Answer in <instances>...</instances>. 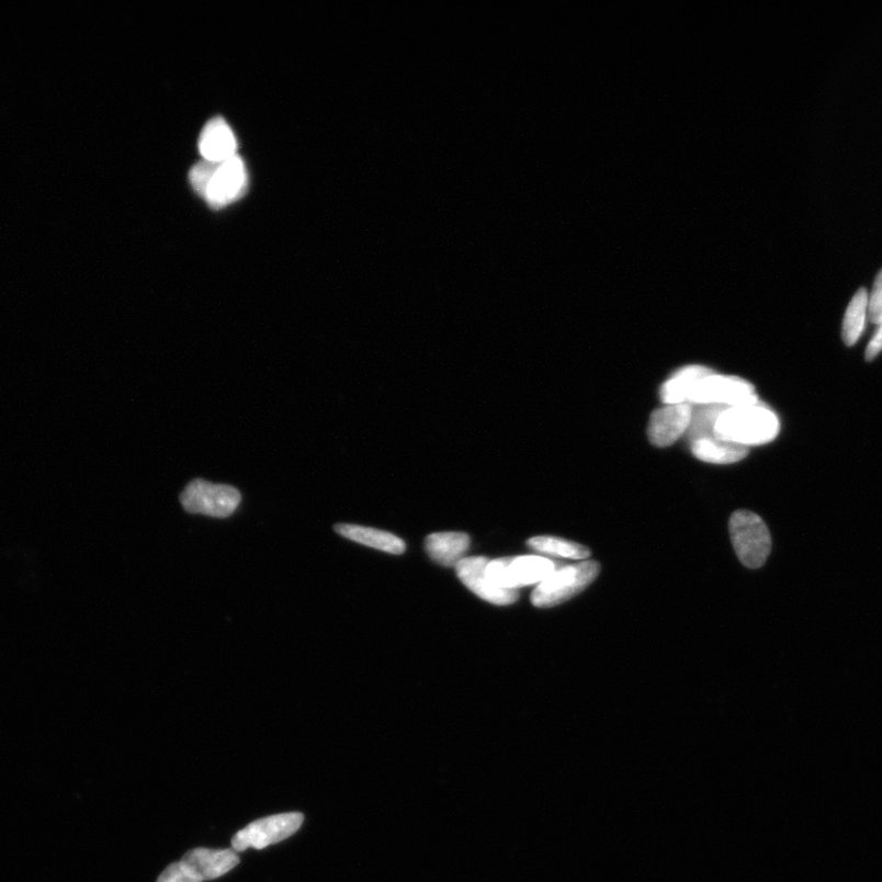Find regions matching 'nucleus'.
<instances>
[{
  "label": "nucleus",
  "instance_id": "obj_1",
  "mask_svg": "<svg viewBox=\"0 0 882 882\" xmlns=\"http://www.w3.org/2000/svg\"><path fill=\"white\" fill-rule=\"evenodd\" d=\"M780 419L761 404L726 408L720 415L715 434L720 439L749 449L771 443L780 433Z\"/></svg>",
  "mask_w": 882,
  "mask_h": 882
},
{
  "label": "nucleus",
  "instance_id": "obj_2",
  "mask_svg": "<svg viewBox=\"0 0 882 882\" xmlns=\"http://www.w3.org/2000/svg\"><path fill=\"white\" fill-rule=\"evenodd\" d=\"M731 540L739 561L749 569H759L772 549L771 534L764 520L749 510L735 511L730 520Z\"/></svg>",
  "mask_w": 882,
  "mask_h": 882
},
{
  "label": "nucleus",
  "instance_id": "obj_3",
  "mask_svg": "<svg viewBox=\"0 0 882 882\" xmlns=\"http://www.w3.org/2000/svg\"><path fill=\"white\" fill-rule=\"evenodd\" d=\"M600 572L601 565L595 561H584L555 570L534 588L531 597L532 604L539 608H551L569 601L590 586Z\"/></svg>",
  "mask_w": 882,
  "mask_h": 882
},
{
  "label": "nucleus",
  "instance_id": "obj_4",
  "mask_svg": "<svg viewBox=\"0 0 882 882\" xmlns=\"http://www.w3.org/2000/svg\"><path fill=\"white\" fill-rule=\"evenodd\" d=\"M758 403L759 397L751 383L738 376L721 375L715 372L698 383L688 400L691 406L716 405L727 408Z\"/></svg>",
  "mask_w": 882,
  "mask_h": 882
},
{
  "label": "nucleus",
  "instance_id": "obj_5",
  "mask_svg": "<svg viewBox=\"0 0 882 882\" xmlns=\"http://www.w3.org/2000/svg\"><path fill=\"white\" fill-rule=\"evenodd\" d=\"M238 489L227 485H214L204 479H194L181 495V502L189 513H203L210 518L226 519L239 506Z\"/></svg>",
  "mask_w": 882,
  "mask_h": 882
},
{
  "label": "nucleus",
  "instance_id": "obj_6",
  "mask_svg": "<svg viewBox=\"0 0 882 882\" xmlns=\"http://www.w3.org/2000/svg\"><path fill=\"white\" fill-rule=\"evenodd\" d=\"M555 572V564L543 556L521 555L491 561L487 575L497 586L518 590L523 586L541 584Z\"/></svg>",
  "mask_w": 882,
  "mask_h": 882
},
{
  "label": "nucleus",
  "instance_id": "obj_7",
  "mask_svg": "<svg viewBox=\"0 0 882 882\" xmlns=\"http://www.w3.org/2000/svg\"><path fill=\"white\" fill-rule=\"evenodd\" d=\"M303 821L304 816L301 813L260 818L234 836L233 848L235 852H244L248 848L264 849L270 845L279 844L296 834Z\"/></svg>",
  "mask_w": 882,
  "mask_h": 882
},
{
  "label": "nucleus",
  "instance_id": "obj_8",
  "mask_svg": "<svg viewBox=\"0 0 882 882\" xmlns=\"http://www.w3.org/2000/svg\"><path fill=\"white\" fill-rule=\"evenodd\" d=\"M247 186L246 165L236 155L233 159L217 165L203 196L210 206L220 208L235 203L239 197L244 196Z\"/></svg>",
  "mask_w": 882,
  "mask_h": 882
},
{
  "label": "nucleus",
  "instance_id": "obj_9",
  "mask_svg": "<svg viewBox=\"0 0 882 882\" xmlns=\"http://www.w3.org/2000/svg\"><path fill=\"white\" fill-rule=\"evenodd\" d=\"M490 561L485 556H472L456 565V574L462 584L482 600L497 606H508L518 601L519 591L502 588L493 583L487 568Z\"/></svg>",
  "mask_w": 882,
  "mask_h": 882
},
{
  "label": "nucleus",
  "instance_id": "obj_10",
  "mask_svg": "<svg viewBox=\"0 0 882 882\" xmlns=\"http://www.w3.org/2000/svg\"><path fill=\"white\" fill-rule=\"evenodd\" d=\"M692 406L690 404L666 405L651 415L647 434L651 444L657 448L674 445L688 433Z\"/></svg>",
  "mask_w": 882,
  "mask_h": 882
},
{
  "label": "nucleus",
  "instance_id": "obj_11",
  "mask_svg": "<svg viewBox=\"0 0 882 882\" xmlns=\"http://www.w3.org/2000/svg\"><path fill=\"white\" fill-rule=\"evenodd\" d=\"M237 139L233 129L223 118L210 121L199 140V150L204 160L210 162H225L237 155Z\"/></svg>",
  "mask_w": 882,
  "mask_h": 882
},
{
  "label": "nucleus",
  "instance_id": "obj_12",
  "mask_svg": "<svg viewBox=\"0 0 882 882\" xmlns=\"http://www.w3.org/2000/svg\"><path fill=\"white\" fill-rule=\"evenodd\" d=\"M182 862L205 881L228 873L238 866L239 858L234 849L195 848L185 853Z\"/></svg>",
  "mask_w": 882,
  "mask_h": 882
},
{
  "label": "nucleus",
  "instance_id": "obj_13",
  "mask_svg": "<svg viewBox=\"0 0 882 882\" xmlns=\"http://www.w3.org/2000/svg\"><path fill=\"white\" fill-rule=\"evenodd\" d=\"M470 535L462 532H440L428 535L426 551L436 563L456 568L470 549Z\"/></svg>",
  "mask_w": 882,
  "mask_h": 882
},
{
  "label": "nucleus",
  "instance_id": "obj_14",
  "mask_svg": "<svg viewBox=\"0 0 882 882\" xmlns=\"http://www.w3.org/2000/svg\"><path fill=\"white\" fill-rule=\"evenodd\" d=\"M689 443L692 455L709 464L731 465L749 454V449L732 444L716 434L692 439Z\"/></svg>",
  "mask_w": 882,
  "mask_h": 882
},
{
  "label": "nucleus",
  "instance_id": "obj_15",
  "mask_svg": "<svg viewBox=\"0 0 882 882\" xmlns=\"http://www.w3.org/2000/svg\"><path fill=\"white\" fill-rule=\"evenodd\" d=\"M711 373L713 371L703 365L681 368L660 386V400L665 405L688 404L689 397L698 383Z\"/></svg>",
  "mask_w": 882,
  "mask_h": 882
},
{
  "label": "nucleus",
  "instance_id": "obj_16",
  "mask_svg": "<svg viewBox=\"0 0 882 882\" xmlns=\"http://www.w3.org/2000/svg\"><path fill=\"white\" fill-rule=\"evenodd\" d=\"M335 531L341 534L342 538L386 553L404 554L406 551V544L402 539L385 531L348 523L336 524Z\"/></svg>",
  "mask_w": 882,
  "mask_h": 882
},
{
  "label": "nucleus",
  "instance_id": "obj_17",
  "mask_svg": "<svg viewBox=\"0 0 882 882\" xmlns=\"http://www.w3.org/2000/svg\"><path fill=\"white\" fill-rule=\"evenodd\" d=\"M868 297L866 289H860L846 310L843 339L847 346H853L862 336L868 318Z\"/></svg>",
  "mask_w": 882,
  "mask_h": 882
},
{
  "label": "nucleus",
  "instance_id": "obj_18",
  "mask_svg": "<svg viewBox=\"0 0 882 882\" xmlns=\"http://www.w3.org/2000/svg\"><path fill=\"white\" fill-rule=\"evenodd\" d=\"M529 547L535 552L559 556V558L584 561L591 555L590 549L579 543L566 541L552 535H540L528 541Z\"/></svg>",
  "mask_w": 882,
  "mask_h": 882
},
{
  "label": "nucleus",
  "instance_id": "obj_19",
  "mask_svg": "<svg viewBox=\"0 0 882 882\" xmlns=\"http://www.w3.org/2000/svg\"><path fill=\"white\" fill-rule=\"evenodd\" d=\"M157 882H204V880L181 860L168 867Z\"/></svg>",
  "mask_w": 882,
  "mask_h": 882
},
{
  "label": "nucleus",
  "instance_id": "obj_20",
  "mask_svg": "<svg viewBox=\"0 0 882 882\" xmlns=\"http://www.w3.org/2000/svg\"><path fill=\"white\" fill-rule=\"evenodd\" d=\"M217 165L216 162L204 160L192 168L189 177H191V183L197 194L204 195L210 178H212Z\"/></svg>",
  "mask_w": 882,
  "mask_h": 882
},
{
  "label": "nucleus",
  "instance_id": "obj_21",
  "mask_svg": "<svg viewBox=\"0 0 882 882\" xmlns=\"http://www.w3.org/2000/svg\"><path fill=\"white\" fill-rule=\"evenodd\" d=\"M868 319L870 323H882V270L877 276L873 292L868 297Z\"/></svg>",
  "mask_w": 882,
  "mask_h": 882
},
{
  "label": "nucleus",
  "instance_id": "obj_22",
  "mask_svg": "<svg viewBox=\"0 0 882 882\" xmlns=\"http://www.w3.org/2000/svg\"><path fill=\"white\" fill-rule=\"evenodd\" d=\"M882 351V323L879 325V330L877 331L873 340L870 341L867 352L866 359L867 361H873Z\"/></svg>",
  "mask_w": 882,
  "mask_h": 882
}]
</instances>
